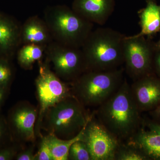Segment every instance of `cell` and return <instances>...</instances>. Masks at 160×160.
<instances>
[{"mask_svg": "<svg viewBox=\"0 0 160 160\" xmlns=\"http://www.w3.org/2000/svg\"><path fill=\"white\" fill-rule=\"evenodd\" d=\"M148 127L150 130L160 134V124L157 123L149 122Z\"/></svg>", "mask_w": 160, "mask_h": 160, "instance_id": "83f0119b", "label": "cell"}, {"mask_svg": "<svg viewBox=\"0 0 160 160\" xmlns=\"http://www.w3.org/2000/svg\"><path fill=\"white\" fill-rule=\"evenodd\" d=\"M126 78L117 91L93 112L98 121L120 143L129 140L141 128L142 119Z\"/></svg>", "mask_w": 160, "mask_h": 160, "instance_id": "6da1fadb", "label": "cell"}, {"mask_svg": "<svg viewBox=\"0 0 160 160\" xmlns=\"http://www.w3.org/2000/svg\"><path fill=\"white\" fill-rule=\"evenodd\" d=\"M130 89L141 112L157 107L160 104V79L151 74L133 81Z\"/></svg>", "mask_w": 160, "mask_h": 160, "instance_id": "30bf717a", "label": "cell"}, {"mask_svg": "<svg viewBox=\"0 0 160 160\" xmlns=\"http://www.w3.org/2000/svg\"><path fill=\"white\" fill-rule=\"evenodd\" d=\"M86 125L77 135L67 140L59 138L51 133L46 136L53 160H68L69 150L72 144L78 140H82Z\"/></svg>", "mask_w": 160, "mask_h": 160, "instance_id": "e0dca14e", "label": "cell"}, {"mask_svg": "<svg viewBox=\"0 0 160 160\" xmlns=\"http://www.w3.org/2000/svg\"><path fill=\"white\" fill-rule=\"evenodd\" d=\"M53 41L44 19L38 16L29 17L22 25V45L32 44L46 47Z\"/></svg>", "mask_w": 160, "mask_h": 160, "instance_id": "5bb4252c", "label": "cell"}, {"mask_svg": "<svg viewBox=\"0 0 160 160\" xmlns=\"http://www.w3.org/2000/svg\"><path fill=\"white\" fill-rule=\"evenodd\" d=\"M35 160H53L46 137L42 140L40 149L35 155Z\"/></svg>", "mask_w": 160, "mask_h": 160, "instance_id": "7402d4cb", "label": "cell"}, {"mask_svg": "<svg viewBox=\"0 0 160 160\" xmlns=\"http://www.w3.org/2000/svg\"><path fill=\"white\" fill-rule=\"evenodd\" d=\"M115 0H73L72 9L87 21L105 25L114 12Z\"/></svg>", "mask_w": 160, "mask_h": 160, "instance_id": "7c38bea8", "label": "cell"}, {"mask_svg": "<svg viewBox=\"0 0 160 160\" xmlns=\"http://www.w3.org/2000/svg\"><path fill=\"white\" fill-rule=\"evenodd\" d=\"M155 48L156 50L160 49V39L157 43L155 44Z\"/></svg>", "mask_w": 160, "mask_h": 160, "instance_id": "f546056e", "label": "cell"}, {"mask_svg": "<svg viewBox=\"0 0 160 160\" xmlns=\"http://www.w3.org/2000/svg\"><path fill=\"white\" fill-rule=\"evenodd\" d=\"M10 134L8 123L3 119L0 118V147L4 146L10 139Z\"/></svg>", "mask_w": 160, "mask_h": 160, "instance_id": "603a6c76", "label": "cell"}, {"mask_svg": "<svg viewBox=\"0 0 160 160\" xmlns=\"http://www.w3.org/2000/svg\"><path fill=\"white\" fill-rule=\"evenodd\" d=\"M68 160H92L91 155L85 142L78 140L72 144L69 150Z\"/></svg>", "mask_w": 160, "mask_h": 160, "instance_id": "ffe728a7", "label": "cell"}, {"mask_svg": "<svg viewBox=\"0 0 160 160\" xmlns=\"http://www.w3.org/2000/svg\"><path fill=\"white\" fill-rule=\"evenodd\" d=\"M44 19L53 41L75 48H82L94 27L93 23L66 5L46 7Z\"/></svg>", "mask_w": 160, "mask_h": 160, "instance_id": "3957f363", "label": "cell"}, {"mask_svg": "<svg viewBox=\"0 0 160 160\" xmlns=\"http://www.w3.org/2000/svg\"><path fill=\"white\" fill-rule=\"evenodd\" d=\"M149 158L142 150L129 142L120 143L115 160H145Z\"/></svg>", "mask_w": 160, "mask_h": 160, "instance_id": "d6986e66", "label": "cell"}, {"mask_svg": "<svg viewBox=\"0 0 160 160\" xmlns=\"http://www.w3.org/2000/svg\"><path fill=\"white\" fill-rule=\"evenodd\" d=\"M45 55L53 65L55 74L63 79L72 82L86 71L81 48L66 46L53 41L46 46Z\"/></svg>", "mask_w": 160, "mask_h": 160, "instance_id": "52a82bcc", "label": "cell"}, {"mask_svg": "<svg viewBox=\"0 0 160 160\" xmlns=\"http://www.w3.org/2000/svg\"><path fill=\"white\" fill-rule=\"evenodd\" d=\"M17 152L12 146H3L0 147V160L13 159L16 156Z\"/></svg>", "mask_w": 160, "mask_h": 160, "instance_id": "cb8c5ba5", "label": "cell"}, {"mask_svg": "<svg viewBox=\"0 0 160 160\" xmlns=\"http://www.w3.org/2000/svg\"><path fill=\"white\" fill-rule=\"evenodd\" d=\"M91 115H86L83 105L73 96L58 103L48 110L47 124L51 133L70 139L79 132Z\"/></svg>", "mask_w": 160, "mask_h": 160, "instance_id": "5b68a950", "label": "cell"}, {"mask_svg": "<svg viewBox=\"0 0 160 160\" xmlns=\"http://www.w3.org/2000/svg\"><path fill=\"white\" fill-rule=\"evenodd\" d=\"M37 114L35 109L32 107L21 106L12 109L7 122L10 134L27 141H34Z\"/></svg>", "mask_w": 160, "mask_h": 160, "instance_id": "4fadbf2b", "label": "cell"}, {"mask_svg": "<svg viewBox=\"0 0 160 160\" xmlns=\"http://www.w3.org/2000/svg\"><path fill=\"white\" fill-rule=\"evenodd\" d=\"M126 35L110 28L93 29L81 49L87 71H108L124 65Z\"/></svg>", "mask_w": 160, "mask_h": 160, "instance_id": "7a4b0ae2", "label": "cell"}, {"mask_svg": "<svg viewBox=\"0 0 160 160\" xmlns=\"http://www.w3.org/2000/svg\"><path fill=\"white\" fill-rule=\"evenodd\" d=\"M125 68L108 71H87L72 82L75 96L83 106L97 107L114 94L122 85Z\"/></svg>", "mask_w": 160, "mask_h": 160, "instance_id": "277c9868", "label": "cell"}, {"mask_svg": "<svg viewBox=\"0 0 160 160\" xmlns=\"http://www.w3.org/2000/svg\"><path fill=\"white\" fill-rule=\"evenodd\" d=\"M156 49L144 36H126L124 42L125 72L132 81L150 74Z\"/></svg>", "mask_w": 160, "mask_h": 160, "instance_id": "8992f818", "label": "cell"}, {"mask_svg": "<svg viewBox=\"0 0 160 160\" xmlns=\"http://www.w3.org/2000/svg\"><path fill=\"white\" fill-rule=\"evenodd\" d=\"M39 62V74L35 83L40 103L39 120L50 108L62 101L74 96L66 83L52 71L47 59Z\"/></svg>", "mask_w": 160, "mask_h": 160, "instance_id": "ba28073f", "label": "cell"}, {"mask_svg": "<svg viewBox=\"0 0 160 160\" xmlns=\"http://www.w3.org/2000/svg\"><path fill=\"white\" fill-rule=\"evenodd\" d=\"M46 47L32 44L22 45L16 55L19 65L25 69H32L35 62L42 61Z\"/></svg>", "mask_w": 160, "mask_h": 160, "instance_id": "ac0fdd59", "label": "cell"}, {"mask_svg": "<svg viewBox=\"0 0 160 160\" xmlns=\"http://www.w3.org/2000/svg\"><path fill=\"white\" fill-rule=\"evenodd\" d=\"M15 158L18 160H35V155L33 154V150L29 149L16 155Z\"/></svg>", "mask_w": 160, "mask_h": 160, "instance_id": "d4e9b609", "label": "cell"}, {"mask_svg": "<svg viewBox=\"0 0 160 160\" xmlns=\"http://www.w3.org/2000/svg\"><path fill=\"white\" fill-rule=\"evenodd\" d=\"M153 113L156 117L160 119V104L157 107Z\"/></svg>", "mask_w": 160, "mask_h": 160, "instance_id": "f1b7e54d", "label": "cell"}, {"mask_svg": "<svg viewBox=\"0 0 160 160\" xmlns=\"http://www.w3.org/2000/svg\"><path fill=\"white\" fill-rule=\"evenodd\" d=\"M8 90L7 88L0 87V108L6 99Z\"/></svg>", "mask_w": 160, "mask_h": 160, "instance_id": "4316f807", "label": "cell"}, {"mask_svg": "<svg viewBox=\"0 0 160 160\" xmlns=\"http://www.w3.org/2000/svg\"><path fill=\"white\" fill-rule=\"evenodd\" d=\"M156 69L160 75V49L156 50L155 53L154 59Z\"/></svg>", "mask_w": 160, "mask_h": 160, "instance_id": "484cf974", "label": "cell"}, {"mask_svg": "<svg viewBox=\"0 0 160 160\" xmlns=\"http://www.w3.org/2000/svg\"><path fill=\"white\" fill-rule=\"evenodd\" d=\"M82 141L88 147L92 160H115L120 143L93 113L85 126Z\"/></svg>", "mask_w": 160, "mask_h": 160, "instance_id": "9c48e42d", "label": "cell"}, {"mask_svg": "<svg viewBox=\"0 0 160 160\" xmlns=\"http://www.w3.org/2000/svg\"><path fill=\"white\" fill-rule=\"evenodd\" d=\"M13 76L11 60L0 57V87L9 89Z\"/></svg>", "mask_w": 160, "mask_h": 160, "instance_id": "44dd1931", "label": "cell"}, {"mask_svg": "<svg viewBox=\"0 0 160 160\" xmlns=\"http://www.w3.org/2000/svg\"><path fill=\"white\" fill-rule=\"evenodd\" d=\"M126 142L142 149L149 158L160 160V134L157 132L141 127Z\"/></svg>", "mask_w": 160, "mask_h": 160, "instance_id": "2e32d148", "label": "cell"}, {"mask_svg": "<svg viewBox=\"0 0 160 160\" xmlns=\"http://www.w3.org/2000/svg\"><path fill=\"white\" fill-rule=\"evenodd\" d=\"M22 25L11 16L0 12V57L12 60L22 46Z\"/></svg>", "mask_w": 160, "mask_h": 160, "instance_id": "8fae6325", "label": "cell"}, {"mask_svg": "<svg viewBox=\"0 0 160 160\" xmlns=\"http://www.w3.org/2000/svg\"><path fill=\"white\" fill-rule=\"evenodd\" d=\"M145 8L138 11L141 31L134 37H150L160 32V5L154 0H146Z\"/></svg>", "mask_w": 160, "mask_h": 160, "instance_id": "9a60e30c", "label": "cell"}]
</instances>
